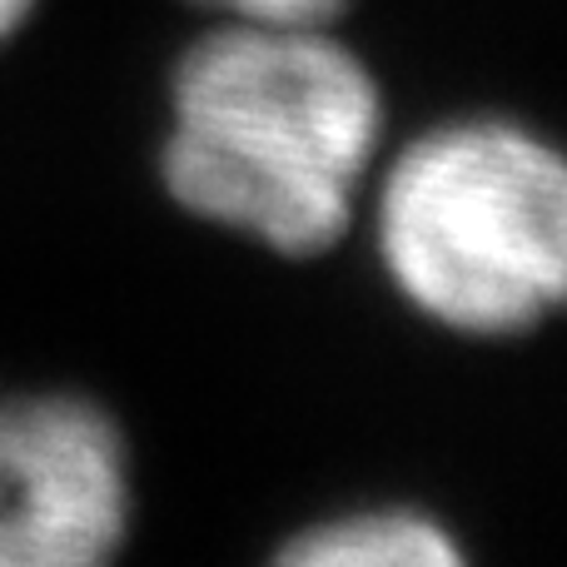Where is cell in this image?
Listing matches in <instances>:
<instances>
[{
  "label": "cell",
  "mask_w": 567,
  "mask_h": 567,
  "mask_svg": "<svg viewBox=\"0 0 567 567\" xmlns=\"http://www.w3.org/2000/svg\"><path fill=\"white\" fill-rule=\"evenodd\" d=\"M389 140L383 80L339 25L215 20L169 70L155 165L189 219L319 259L359 229Z\"/></svg>",
  "instance_id": "6da1fadb"
},
{
  "label": "cell",
  "mask_w": 567,
  "mask_h": 567,
  "mask_svg": "<svg viewBox=\"0 0 567 567\" xmlns=\"http://www.w3.org/2000/svg\"><path fill=\"white\" fill-rule=\"evenodd\" d=\"M359 229L413 319L478 343L567 313V145L503 110L389 140Z\"/></svg>",
  "instance_id": "7a4b0ae2"
},
{
  "label": "cell",
  "mask_w": 567,
  "mask_h": 567,
  "mask_svg": "<svg viewBox=\"0 0 567 567\" xmlns=\"http://www.w3.org/2000/svg\"><path fill=\"white\" fill-rule=\"evenodd\" d=\"M20 443V567H100L135 533V453L120 419L75 389L10 393Z\"/></svg>",
  "instance_id": "3957f363"
},
{
  "label": "cell",
  "mask_w": 567,
  "mask_h": 567,
  "mask_svg": "<svg viewBox=\"0 0 567 567\" xmlns=\"http://www.w3.org/2000/svg\"><path fill=\"white\" fill-rule=\"evenodd\" d=\"M293 567H449L463 543L439 513L419 503H359L293 528L279 548Z\"/></svg>",
  "instance_id": "277c9868"
},
{
  "label": "cell",
  "mask_w": 567,
  "mask_h": 567,
  "mask_svg": "<svg viewBox=\"0 0 567 567\" xmlns=\"http://www.w3.org/2000/svg\"><path fill=\"white\" fill-rule=\"evenodd\" d=\"M215 20L245 25H339L353 0H195Z\"/></svg>",
  "instance_id": "5b68a950"
},
{
  "label": "cell",
  "mask_w": 567,
  "mask_h": 567,
  "mask_svg": "<svg viewBox=\"0 0 567 567\" xmlns=\"http://www.w3.org/2000/svg\"><path fill=\"white\" fill-rule=\"evenodd\" d=\"M20 443H16V403L0 393V567H20Z\"/></svg>",
  "instance_id": "8992f818"
},
{
  "label": "cell",
  "mask_w": 567,
  "mask_h": 567,
  "mask_svg": "<svg viewBox=\"0 0 567 567\" xmlns=\"http://www.w3.org/2000/svg\"><path fill=\"white\" fill-rule=\"evenodd\" d=\"M40 6H45V0H0V50H6L10 40H16L20 30L35 20Z\"/></svg>",
  "instance_id": "52a82bcc"
}]
</instances>
